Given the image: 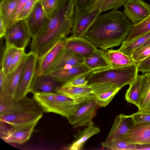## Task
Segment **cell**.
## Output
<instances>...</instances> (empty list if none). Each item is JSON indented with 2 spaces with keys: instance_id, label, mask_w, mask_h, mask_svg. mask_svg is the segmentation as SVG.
<instances>
[{
  "instance_id": "4",
  "label": "cell",
  "mask_w": 150,
  "mask_h": 150,
  "mask_svg": "<svg viewBox=\"0 0 150 150\" xmlns=\"http://www.w3.org/2000/svg\"><path fill=\"white\" fill-rule=\"evenodd\" d=\"M33 94V98L43 112L59 114L67 118L79 103L64 94L56 92Z\"/></svg>"
},
{
  "instance_id": "15",
  "label": "cell",
  "mask_w": 150,
  "mask_h": 150,
  "mask_svg": "<svg viewBox=\"0 0 150 150\" xmlns=\"http://www.w3.org/2000/svg\"><path fill=\"white\" fill-rule=\"evenodd\" d=\"M94 71L83 63L56 70L48 74H50L58 82L62 84L80 76Z\"/></svg>"
},
{
  "instance_id": "48",
  "label": "cell",
  "mask_w": 150,
  "mask_h": 150,
  "mask_svg": "<svg viewBox=\"0 0 150 150\" xmlns=\"http://www.w3.org/2000/svg\"><path fill=\"white\" fill-rule=\"evenodd\" d=\"M11 0H2L1 2H0V3H6Z\"/></svg>"
},
{
  "instance_id": "8",
  "label": "cell",
  "mask_w": 150,
  "mask_h": 150,
  "mask_svg": "<svg viewBox=\"0 0 150 150\" xmlns=\"http://www.w3.org/2000/svg\"><path fill=\"white\" fill-rule=\"evenodd\" d=\"M6 46L25 49L31 37L25 20H18L7 29L4 37Z\"/></svg>"
},
{
  "instance_id": "14",
  "label": "cell",
  "mask_w": 150,
  "mask_h": 150,
  "mask_svg": "<svg viewBox=\"0 0 150 150\" xmlns=\"http://www.w3.org/2000/svg\"><path fill=\"white\" fill-rule=\"evenodd\" d=\"M117 140L135 145L150 144V123L134 125L128 134Z\"/></svg>"
},
{
  "instance_id": "44",
  "label": "cell",
  "mask_w": 150,
  "mask_h": 150,
  "mask_svg": "<svg viewBox=\"0 0 150 150\" xmlns=\"http://www.w3.org/2000/svg\"><path fill=\"white\" fill-rule=\"evenodd\" d=\"M6 28L4 24L3 20L0 18V37H4L6 30Z\"/></svg>"
},
{
  "instance_id": "38",
  "label": "cell",
  "mask_w": 150,
  "mask_h": 150,
  "mask_svg": "<svg viewBox=\"0 0 150 150\" xmlns=\"http://www.w3.org/2000/svg\"><path fill=\"white\" fill-rule=\"evenodd\" d=\"M150 55V45H148L136 50L132 54V57L137 63Z\"/></svg>"
},
{
  "instance_id": "2",
  "label": "cell",
  "mask_w": 150,
  "mask_h": 150,
  "mask_svg": "<svg viewBox=\"0 0 150 150\" xmlns=\"http://www.w3.org/2000/svg\"><path fill=\"white\" fill-rule=\"evenodd\" d=\"M132 25L124 13L111 10L97 18L84 37L97 48L106 50L122 44Z\"/></svg>"
},
{
  "instance_id": "24",
  "label": "cell",
  "mask_w": 150,
  "mask_h": 150,
  "mask_svg": "<svg viewBox=\"0 0 150 150\" xmlns=\"http://www.w3.org/2000/svg\"><path fill=\"white\" fill-rule=\"evenodd\" d=\"M83 63L95 71L109 69L111 64L106 56L105 50H97L93 53L84 59Z\"/></svg>"
},
{
  "instance_id": "7",
  "label": "cell",
  "mask_w": 150,
  "mask_h": 150,
  "mask_svg": "<svg viewBox=\"0 0 150 150\" xmlns=\"http://www.w3.org/2000/svg\"><path fill=\"white\" fill-rule=\"evenodd\" d=\"M98 105L94 99L79 103L73 113L67 119L74 128L93 125L92 119Z\"/></svg>"
},
{
  "instance_id": "35",
  "label": "cell",
  "mask_w": 150,
  "mask_h": 150,
  "mask_svg": "<svg viewBox=\"0 0 150 150\" xmlns=\"http://www.w3.org/2000/svg\"><path fill=\"white\" fill-rule=\"evenodd\" d=\"M59 0H39L48 18L51 17Z\"/></svg>"
},
{
  "instance_id": "32",
  "label": "cell",
  "mask_w": 150,
  "mask_h": 150,
  "mask_svg": "<svg viewBox=\"0 0 150 150\" xmlns=\"http://www.w3.org/2000/svg\"><path fill=\"white\" fill-rule=\"evenodd\" d=\"M150 38V32L136 39L128 44L121 46L118 50L126 55L132 56L133 52Z\"/></svg>"
},
{
  "instance_id": "27",
  "label": "cell",
  "mask_w": 150,
  "mask_h": 150,
  "mask_svg": "<svg viewBox=\"0 0 150 150\" xmlns=\"http://www.w3.org/2000/svg\"><path fill=\"white\" fill-rule=\"evenodd\" d=\"M100 132L99 128L93 125L88 126L82 131H79L75 135L73 142L67 148L70 150H80L83 149L86 142L92 136Z\"/></svg>"
},
{
  "instance_id": "25",
  "label": "cell",
  "mask_w": 150,
  "mask_h": 150,
  "mask_svg": "<svg viewBox=\"0 0 150 150\" xmlns=\"http://www.w3.org/2000/svg\"><path fill=\"white\" fill-rule=\"evenodd\" d=\"M138 111L150 112V72L142 74Z\"/></svg>"
},
{
  "instance_id": "47",
  "label": "cell",
  "mask_w": 150,
  "mask_h": 150,
  "mask_svg": "<svg viewBox=\"0 0 150 150\" xmlns=\"http://www.w3.org/2000/svg\"><path fill=\"white\" fill-rule=\"evenodd\" d=\"M148 45H150V38L147 40V41L143 45H142V46H141L139 48L137 49L142 48L143 47H144L146 46H148Z\"/></svg>"
},
{
  "instance_id": "18",
  "label": "cell",
  "mask_w": 150,
  "mask_h": 150,
  "mask_svg": "<svg viewBox=\"0 0 150 150\" xmlns=\"http://www.w3.org/2000/svg\"><path fill=\"white\" fill-rule=\"evenodd\" d=\"M59 83L50 74H35L31 86L30 92H55L60 86Z\"/></svg>"
},
{
  "instance_id": "6",
  "label": "cell",
  "mask_w": 150,
  "mask_h": 150,
  "mask_svg": "<svg viewBox=\"0 0 150 150\" xmlns=\"http://www.w3.org/2000/svg\"><path fill=\"white\" fill-rule=\"evenodd\" d=\"M42 109L27 110L0 114V121L13 127H19L38 122L42 117Z\"/></svg>"
},
{
  "instance_id": "17",
  "label": "cell",
  "mask_w": 150,
  "mask_h": 150,
  "mask_svg": "<svg viewBox=\"0 0 150 150\" xmlns=\"http://www.w3.org/2000/svg\"><path fill=\"white\" fill-rule=\"evenodd\" d=\"M65 48L84 58L91 55L98 49L85 37L67 38Z\"/></svg>"
},
{
  "instance_id": "29",
  "label": "cell",
  "mask_w": 150,
  "mask_h": 150,
  "mask_svg": "<svg viewBox=\"0 0 150 150\" xmlns=\"http://www.w3.org/2000/svg\"><path fill=\"white\" fill-rule=\"evenodd\" d=\"M142 74L137 76L136 79L129 84L125 94V100L128 103L137 106L139 100Z\"/></svg>"
},
{
  "instance_id": "20",
  "label": "cell",
  "mask_w": 150,
  "mask_h": 150,
  "mask_svg": "<svg viewBox=\"0 0 150 150\" xmlns=\"http://www.w3.org/2000/svg\"><path fill=\"white\" fill-rule=\"evenodd\" d=\"M55 92L64 94L78 103L94 99L92 90L88 85L79 87L62 85Z\"/></svg>"
},
{
  "instance_id": "5",
  "label": "cell",
  "mask_w": 150,
  "mask_h": 150,
  "mask_svg": "<svg viewBox=\"0 0 150 150\" xmlns=\"http://www.w3.org/2000/svg\"><path fill=\"white\" fill-rule=\"evenodd\" d=\"M38 58L37 54L31 51L23 57V66L21 79L13 99L18 100L26 97L30 92V88L36 74Z\"/></svg>"
},
{
  "instance_id": "33",
  "label": "cell",
  "mask_w": 150,
  "mask_h": 150,
  "mask_svg": "<svg viewBox=\"0 0 150 150\" xmlns=\"http://www.w3.org/2000/svg\"><path fill=\"white\" fill-rule=\"evenodd\" d=\"M17 49L12 46L6 47L1 62V69L6 75L8 73L13 58Z\"/></svg>"
},
{
  "instance_id": "9",
  "label": "cell",
  "mask_w": 150,
  "mask_h": 150,
  "mask_svg": "<svg viewBox=\"0 0 150 150\" xmlns=\"http://www.w3.org/2000/svg\"><path fill=\"white\" fill-rule=\"evenodd\" d=\"M37 123L15 127L0 121L1 138L7 143L22 144L30 139Z\"/></svg>"
},
{
  "instance_id": "43",
  "label": "cell",
  "mask_w": 150,
  "mask_h": 150,
  "mask_svg": "<svg viewBox=\"0 0 150 150\" xmlns=\"http://www.w3.org/2000/svg\"><path fill=\"white\" fill-rule=\"evenodd\" d=\"M75 12L80 11L85 9L89 0H75Z\"/></svg>"
},
{
  "instance_id": "40",
  "label": "cell",
  "mask_w": 150,
  "mask_h": 150,
  "mask_svg": "<svg viewBox=\"0 0 150 150\" xmlns=\"http://www.w3.org/2000/svg\"><path fill=\"white\" fill-rule=\"evenodd\" d=\"M91 73L80 76L69 81L63 83L62 85L67 86L79 87L87 86H88V81L86 80V78Z\"/></svg>"
},
{
  "instance_id": "1",
  "label": "cell",
  "mask_w": 150,
  "mask_h": 150,
  "mask_svg": "<svg viewBox=\"0 0 150 150\" xmlns=\"http://www.w3.org/2000/svg\"><path fill=\"white\" fill-rule=\"evenodd\" d=\"M75 12L69 5V0H59L51 17L37 36L32 39L31 51L38 60L68 35L72 29Z\"/></svg>"
},
{
  "instance_id": "30",
  "label": "cell",
  "mask_w": 150,
  "mask_h": 150,
  "mask_svg": "<svg viewBox=\"0 0 150 150\" xmlns=\"http://www.w3.org/2000/svg\"><path fill=\"white\" fill-rule=\"evenodd\" d=\"M19 0H12L0 4V18L3 20L7 29ZM7 30V29H6Z\"/></svg>"
},
{
  "instance_id": "22",
  "label": "cell",
  "mask_w": 150,
  "mask_h": 150,
  "mask_svg": "<svg viewBox=\"0 0 150 150\" xmlns=\"http://www.w3.org/2000/svg\"><path fill=\"white\" fill-rule=\"evenodd\" d=\"M67 37L59 41L41 59L38 60V65L36 74H42L46 73L62 50L64 48Z\"/></svg>"
},
{
  "instance_id": "23",
  "label": "cell",
  "mask_w": 150,
  "mask_h": 150,
  "mask_svg": "<svg viewBox=\"0 0 150 150\" xmlns=\"http://www.w3.org/2000/svg\"><path fill=\"white\" fill-rule=\"evenodd\" d=\"M23 66V58L18 67L6 76L3 90L0 94L5 95L13 99L19 83Z\"/></svg>"
},
{
  "instance_id": "42",
  "label": "cell",
  "mask_w": 150,
  "mask_h": 150,
  "mask_svg": "<svg viewBox=\"0 0 150 150\" xmlns=\"http://www.w3.org/2000/svg\"><path fill=\"white\" fill-rule=\"evenodd\" d=\"M29 0H19L15 11L9 22L8 28L16 22V18L17 16L20 13L24 6Z\"/></svg>"
},
{
  "instance_id": "34",
  "label": "cell",
  "mask_w": 150,
  "mask_h": 150,
  "mask_svg": "<svg viewBox=\"0 0 150 150\" xmlns=\"http://www.w3.org/2000/svg\"><path fill=\"white\" fill-rule=\"evenodd\" d=\"M101 144L103 147L115 150H135L137 146L119 140L113 141L105 140Z\"/></svg>"
},
{
  "instance_id": "16",
  "label": "cell",
  "mask_w": 150,
  "mask_h": 150,
  "mask_svg": "<svg viewBox=\"0 0 150 150\" xmlns=\"http://www.w3.org/2000/svg\"><path fill=\"white\" fill-rule=\"evenodd\" d=\"M134 125L130 115L120 114L117 115L105 141L119 139L128 134Z\"/></svg>"
},
{
  "instance_id": "28",
  "label": "cell",
  "mask_w": 150,
  "mask_h": 150,
  "mask_svg": "<svg viewBox=\"0 0 150 150\" xmlns=\"http://www.w3.org/2000/svg\"><path fill=\"white\" fill-rule=\"evenodd\" d=\"M150 32V14L141 22L133 24L130 30L121 46L128 44L138 38Z\"/></svg>"
},
{
  "instance_id": "37",
  "label": "cell",
  "mask_w": 150,
  "mask_h": 150,
  "mask_svg": "<svg viewBox=\"0 0 150 150\" xmlns=\"http://www.w3.org/2000/svg\"><path fill=\"white\" fill-rule=\"evenodd\" d=\"M130 116L134 125L150 123V112L137 111Z\"/></svg>"
},
{
  "instance_id": "46",
  "label": "cell",
  "mask_w": 150,
  "mask_h": 150,
  "mask_svg": "<svg viewBox=\"0 0 150 150\" xmlns=\"http://www.w3.org/2000/svg\"><path fill=\"white\" fill-rule=\"evenodd\" d=\"M97 0H89L87 6L85 9L86 10L90 9L96 3Z\"/></svg>"
},
{
  "instance_id": "39",
  "label": "cell",
  "mask_w": 150,
  "mask_h": 150,
  "mask_svg": "<svg viewBox=\"0 0 150 150\" xmlns=\"http://www.w3.org/2000/svg\"><path fill=\"white\" fill-rule=\"evenodd\" d=\"M25 49H18L13 58L8 73H11L19 66L25 54Z\"/></svg>"
},
{
  "instance_id": "10",
  "label": "cell",
  "mask_w": 150,
  "mask_h": 150,
  "mask_svg": "<svg viewBox=\"0 0 150 150\" xmlns=\"http://www.w3.org/2000/svg\"><path fill=\"white\" fill-rule=\"evenodd\" d=\"M101 13L99 9L88 11L84 9L76 12L72 28L71 37L82 38Z\"/></svg>"
},
{
  "instance_id": "41",
  "label": "cell",
  "mask_w": 150,
  "mask_h": 150,
  "mask_svg": "<svg viewBox=\"0 0 150 150\" xmlns=\"http://www.w3.org/2000/svg\"><path fill=\"white\" fill-rule=\"evenodd\" d=\"M138 72L143 74L150 72V55L137 63Z\"/></svg>"
},
{
  "instance_id": "13",
  "label": "cell",
  "mask_w": 150,
  "mask_h": 150,
  "mask_svg": "<svg viewBox=\"0 0 150 150\" xmlns=\"http://www.w3.org/2000/svg\"><path fill=\"white\" fill-rule=\"evenodd\" d=\"M48 20L42 6L39 1H38L25 20L32 39L37 36Z\"/></svg>"
},
{
  "instance_id": "11",
  "label": "cell",
  "mask_w": 150,
  "mask_h": 150,
  "mask_svg": "<svg viewBox=\"0 0 150 150\" xmlns=\"http://www.w3.org/2000/svg\"><path fill=\"white\" fill-rule=\"evenodd\" d=\"M123 6L124 14L133 25L140 22L150 14V5L142 0H128Z\"/></svg>"
},
{
  "instance_id": "26",
  "label": "cell",
  "mask_w": 150,
  "mask_h": 150,
  "mask_svg": "<svg viewBox=\"0 0 150 150\" xmlns=\"http://www.w3.org/2000/svg\"><path fill=\"white\" fill-rule=\"evenodd\" d=\"M105 51L111 68H120L137 63L132 56L126 55L118 50L107 49Z\"/></svg>"
},
{
  "instance_id": "3",
  "label": "cell",
  "mask_w": 150,
  "mask_h": 150,
  "mask_svg": "<svg viewBox=\"0 0 150 150\" xmlns=\"http://www.w3.org/2000/svg\"><path fill=\"white\" fill-rule=\"evenodd\" d=\"M137 63L117 68L93 71L86 78L88 85H107L121 89L130 84L138 75Z\"/></svg>"
},
{
  "instance_id": "36",
  "label": "cell",
  "mask_w": 150,
  "mask_h": 150,
  "mask_svg": "<svg viewBox=\"0 0 150 150\" xmlns=\"http://www.w3.org/2000/svg\"><path fill=\"white\" fill-rule=\"evenodd\" d=\"M38 1L30 0L17 16L16 21L18 20H25L32 11L36 3Z\"/></svg>"
},
{
  "instance_id": "12",
  "label": "cell",
  "mask_w": 150,
  "mask_h": 150,
  "mask_svg": "<svg viewBox=\"0 0 150 150\" xmlns=\"http://www.w3.org/2000/svg\"><path fill=\"white\" fill-rule=\"evenodd\" d=\"M33 109H42L33 98L32 99L25 97L18 100H15L5 95L0 94V114Z\"/></svg>"
},
{
  "instance_id": "21",
  "label": "cell",
  "mask_w": 150,
  "mask_h": 150,
  "mask_svg": "<svg viewBox=\"0 0 150 150\" xmlns=\"http://www.w3.org/2000/svg\"><path fill=\"white\" fill-rule=\"evenodd\" d=\"M92 89L94 99L98 106L105 107L111 102L121 89L107 85H89Z\"/></svg>"
},
{
  "instance_id": "19",
  "label": "cell",
  "mask_w": 150,
  "mask_h": 150,
  "mask_svg": "<svg viewBox=\"0 0 150 150\" xmlns=\"http://www.w3.org/2000/svg\"><path fill=\"white\" fill-rule=\"evenodd\" d=\"M84 59L80 55L64 47L52 64L48 71L45 74L83 63Z\"/></svg>"
},
{
  "instance_id": "49",
  "label": "cell",
  "mask_w": 150,
  "mask_h": 150,
  "mask_svg": "<svg viewBox=\"0 0 150 150\" xmlns=\"http://www.w3.org/2000/svg\"><path fill=\"white\" fill-rule=\"evenodd\" d=\"M2 0H0V2H1L2 1Z\"/></svg>"
},
{
  "instance_id": "50",
  "label": "cell",
  "mask_w": 150,
  "mask_h": 150,
  "mask_svg": "<svg viewBox=\"0 0 150 150\" xmlns=\"http://www.w3.org/2000/svg\"><path fill=\"white\" fill-rule=\"evenodd\" d=\"M149 1H150V0H149Z\"/></svg>"
},
{
  "instance_id": "31",
  "label": "cell",
  "mask_w": 150,
  "mask_h": 150,
  "mask_svg": "<svg viewBox=\"0 0 150 150\" xmlns=\"http://www.w3.org/2000/svg\"><path fill=\"white\" fill-rule=\"evenodd\" d=\"M128 0H97L89 10L99 9L101 13L110 10L118 9Z\"/></svg>"
},
{
  "instance_id": "45",
  "label": "cell",
  "mask_w": 150,
  "mask_h": 150,
  "mask_svg": "<svg viewBox=\"0 0 150 150\" xmlns=\"http://www.w3.org/2000/svg\"><path fill=\"white\" fill-rule=\"evenodd\" d=\"M150 150V144L137 145L135 150Z\"/></svg>"
}]
</instances>
